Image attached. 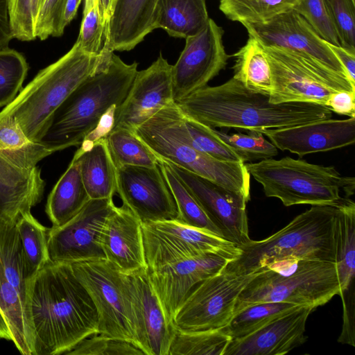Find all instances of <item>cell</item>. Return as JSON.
Instances as JSON below:
<instances>
[{
    "label": "cell",
    "mask_w": 355,
    "mask_h": 355,
    "mask_svg": "<svg viewBox=\"0 0 355 355\" xmlns=\"http://www.w3.org/2000/svg\"><path fill=\"white\" fill-rule=\"evenodd\" d=\"M28 309L33 355L65 354L98 332V317L89 293L71 264L47 263L31 282Z\"/></svg>",
    "instance_id": "obj_1"
},
{
    "label": "cell",
    "mask_w": 355,
    "mask_h": 355,
    "mask_svg": "<svg viewBox=\"0 0 355 355\" xmlns=\"http://www.w3.org/2000/svg\"><path fill=\"white\" fill-rule=\"evenodd\" d=\"M182 114L211 128H234L263 132L331 119L324 105L310 102L272 103L269 96L246 88L232 78L206 86L175 101Z\"/></svg>",
    "instance_id": "obj_2"
},
{
    "label": "cell",
    "mask_w": 355,
    "mask_h": 355,
    "mask_svg": "<svg viewBox=\"0 0 355 355\" xmlns=\"http://www.w3.org/2000/svg\"><path fill=\"white\" fill-rule=\"evenodd\" d=\"M137 67V62L127 64L113 52L59 106L40 142L54 153L80 146L103 114L112 105L123 103Z\"/></svg>",
    "instance_id": "obj_3"
},
{
    "label": "cell",
    "mask_w": 355,
    "mask_h": 355,
    "mask_svg": "<svg viewBox=\"0 0 355 355\" xmlns=\"http://www.w3.org/2000/svg\"><path fill=\"white\" fill-rule=\"evenodd\" d=\"M338 207L312 205L270 236L261 241L250 239L239 247L241 251L239 256L223 270L243 275L287 259L335 262Z\"/></svg>",
    "instance_id": "obj_4"
},
{
    "label": "cell",
    "mask_w": 355,
    "mask_h": 355,
    "mask_svg": "<svg viewBox=\"0 0 355 355\" xmlns=\"http://www.w3.org/2000/svg\"><path fill=\"white\" fill-rule=\"evenodd\" d=\"M112 53L101 49L99 54H90L76 41L67 53L40 71L1 112L13 116L30 140L40 142L59 106Z\"/></svg>",
    "instance_id": "obj_5"
},
{
    "label": "cell",
    "mask_w": 355,
    "mask_h": 355,
    "mask_svg": "<svg viewBox=\"0 0 355 355\" xmlns=\"http://www.w3.org/2000/svg\"><path fill=\"white\" fill-rule=\"evenodd\" d=\"M137 136L159 160L207 178L250 200V174L244 163L212 157L193 146L184 116L174 102L138 126Z\"/></svg>",
    "instance_id": "obj_6"
},
{
    "label": "cell",
    "mask_w": 355,
    "mask_h": 355,
    "mask_svg": "<svg viewBox=\"0 0 355 355\" xmlns=\"http://www.w3.org/2000/svg\"><path fill=\"white\" fill-rule=\"evenodd\" d=\"M260 183L267 197L277 198L283 205H329L339 206L350 200L355 192V178L343 175L334 166L309 163L285 157L245 164Z\"/></svg>",
    "instance_id": "obj_7"
},
{
    "label": "cell",
    "mask_w": 355,
    "mask_h": 355,
    "mask_svg": "<svg viewBox=\"0 0 355 355\" xmlns=\"http://www.w3.org/2000/svg\"><path fill=\"white\" fill-rule=\"evenodd\" d=\"M339 294L335 262L287 259L257 270L239 294L234 314L250 304L266 302L315 309Z\"/></svg>",
    "instance_id": "obj_8"
},
{
    "label": "cell",
    "mask_w": 355,
    "mask_h": 355,
    "mask_svg": "<svg viewBox=\"0 0 355 355\" xmlns=\"http://www.w3.org/2000/svg\"><path fill=\"white\" fill-rule=\"evenodd\" d=\"M272 76V103L310 102L324 105L336 92H355L349 78L320 60L295 51L263 46Z\"/></svg>",
    "instance_id": "obj_9"
},
{
    "label": "cell",
    "mask_w": 355,
    "mask_h": 355,
    "mask_svg": "<svg viewBox=\"0 0 355 355\" xmlns=\"http://www.w3.org/2000/svg\"><path fill=\"white\" fill-rule=\"evenodd\" d=\"M71 266L96 309L98 334L127 341L138 347L128 275L105 259L78 262Z\"/></svg>",
    "instance_id": "obj_10"
},
{
    "label": "cell",
    "mask_w": 355,
    "mask_h": 355,
    "mask_svg": "<svg viewBox=\"0 0 355 355\" xmlns=\"http://www.w3.org/2000/svg\"><path fill=\"white\" fill-rule=\"evenodd\" d=\"M148 272L189 257L215 253L232 261L241 254L234 243L176 219L141 224Z\"/></svg>",
    "instance_id": "obj_11"
},
{
    "label": "cell",
    "mask_w": 355,
    "mask_h": 355,
    "mask_svg": "<svg viewBox=\"0 0 355 355\" xmlns=\"http://www.w3.org/2000/svg\"><path fill=\"white\" fill-rule=\"evenodd\" d=\"M257 272L239 275L222 270L202 281L177 310L173 327L183 331L225 327L233 316L239 294Z\"/></svg>",
    "instance_id": "obj_12"
},
{
    "label": "cell",
    "mask_w": 355,
    "mask_h": 355,
    "mask_svg": "<svg viewBox=\"0 0 355 355\" xmlns=\"http://www.w3.org/2000/svg\"><path fill=\"white\" fill-rule=\"evenodd\" d=\"M224 31L212 19L196 34L185 38V45L172 65L174 101L207 86L226 67L230 55L223 44Z\"/></svg>",
    "instance_id": "obj_13"
},
{
    "label": "cell",
    "mask_w": 355,
    "mask_h": 355,
    "mask_svg": "<svg viewBox=\"0 0 355 355\" xmlns=\"http://www.w3.org/2000/svg\"><path fill=\"white\" fill-rule=\"evenodd\" d=\"M115 206L112 198L90 199L64 225L49 229L48 252L51 263L72 264L105 259L101 233Z\"/></svg>",
    "instance_id": "obj_14"
},
{
    "label": "cell",
    "mask_w": 355,
    "mask_h": 355,
    "mask_svg": "<svg viewBox=\"0 0 355 355\" xmlns=\"http://www.w3.org/2000/svg\"><path fill=\"white\" fill-rule=\"evenodd\" d=\"M116 192L141 223L176 219L175 198L161 169L155 166H123L116 168Z\"/></svg>",
    "instance_id": "obj_15"
},
{
    "label": "cell",
    "mask_w": 355,
    "mask_h": 355,
    "mask_svg": "<svg viewBox=\"0 0 355 355\" xmlns=\"http://www.w3.org/2000/svg\"><path fill=\"white\" fill-rule=\"evenodd\" d=\"M170 165L225 239L238 247L250 240L248 201L243 196L184 168Z\"/></svg>",
    "instance_id": "obj_16"
},
{
    "label": "cell",
    "mask_w": 355,
    "mask_h": 355,
    "mask_svg": "<svg viewBox=\"0 0 355 355\" xmlns=\"http://www.w3.org/2000/svg\"><path fill=\"white\" fill-rule=\"evenodd\" d=\"M173 102L172 65L160 53L148 68L137 71L125 98L116 109L113 129L122 128L135 132Z\"/></svg>",
    "instance_id": "obj_17"
},
{
    "label": "cell",
    "mask_w": 355,
    "mask_h": 355,
    "mask_svg": "<svg viewBox=\"0 0 355 355\" xmlns=\"http://www.w3.org/2000/svg\"><path fill=\"white\" fill-rule=\"evenodd\" d=\"M243 26L248 35L254 37L263 46L280 47L306 54L347 77L327 42L293 9L262 23Z\"/></svg>",
    "instance_id": "obj_18"
},
{
    "label": "cell",
    "mask_w": 355,
    "mask_h": 355,
    "mask_svg": "<svg viewBox=\"0 0 355 355\" xmlns=\"http://www.w3.org/2000/svg\"><path fill=\"white\" fill-rule=\"evenodd\" d=\"M230 261L219 254L206 253L148 272L168 320L172 323L177 310L197 284L220 272Z\"/></svg>",
    "instance_id": "obj_19"
},
{
    "label": "cell",
    "mask_w": 355,
    "mask_h": 355,
    "mask_svg": "<svg viewBox=\"0 0 355 355\" xmlns=\"http://www.w3.org/2000/svg\"><path fill=\"white\" fill-rule=\"evenodd\" d=\"M127 275L138 347L145 355H168L175 327L166 316L147 269Z\"/></svg>",
    "instance_id": "obj_20"
},
{
    "label": "cell",
    "mask_w": 355,
    "mask_h": 355,
    "mask_svg": "<svg viewBox=\"0 0 355 355\" xmlns=\"http://www.w3.org/2000/svg\"><path fill=\"white\" fill-rule=\"evenodd\" d=\"M279 150L300 157L346 147L355 141V116L325 119L262 132Z\"/></svg>",
    "instance_id": "obj_21"
},
{
    "label": "cell",
    "mask_w": 355,
    "mask_h": 355,
    "mask_svg": "<svg viewBox=\"0 0 355 355\" xmlns=\"http://www.w3.org/2000/svg\"><path fill=\"white\" fill-rule=\"evenodd\" d=\"M311 306H298L253 334L231 340L223 355H283L306 340V323Z\"/></svg>",
    "instance_id": "obj_22"
},
{
    "label": "cell",
    "mask_w": 355,
    "mask_h": 355,
    "mask_svg": "<svg viewBox=\"0 0 355 355\" xmlns=\"http://www.w3.org/2000/svg\"><path fill=\"white\" fill-rule=\"evenodd\" d=\"M141 224L123 205L114 206L105 220L101 244L105 259L123 273L147 269Z\"/></svg>",
    "instance_id": "obj_23"
},
{
    "label": "cell",
    "mask_w": 355,
    "mask_h": 355,
    "mask_svg": "<svg viewBox=\"0 0 355 355\" xmlns=\"http://www.w3.org/2000/svg\"><path fill=\"white\" fill-rule=\"evenodd\" d=\"M158 0H116L104 33L102 49L107 52L132 50L156 29Z\"/></svg>",
    "instance_id": "obj_24"
},
{
    "label": "cell",
    "mask_w": 355,
    "mask_h": 355,
    "mask_svg": "<svg viewBox=\"0 0 355 355\" xmlns=\"http://www.w3.org/2000/svg\"><path fill=\"white\" fill-rule=\"evenodd\" d=\"M44 186L37 166L22 168L0 155V220L15 224L40 202Z\"/></svg>",
    "instance_id": "obj_25"
},
{
    "label": "cell",
    "mask_w": 355,
    "mask_h": 355,
    "mask_svg": "<svg viewBox=\"0 0 355 355\" xmlns=\"http://www.w3.org/2000/svg\"><path fill=\"white\" fill-rule=\"evenodd\" d=\"M0 338L12 341L24 355L34 354V332L28 304L6 279L1 261Z\"/></svg>",
    "instance_id": "obj_26"
},
{
    "label": "cell",
    "mask_w": 355,
    "mask_h": 355,
    "mask_svg": "<svg viewBox=\"0 0 355 355\" xmlns=\"http://www.w3.org/2000/svg\"><path fill=\"white\" fill-rule=\"evenodd\" d=\"M79 165L83 182L90 199L112 198L116 192V168L105 139L85 151L77 150L73 157Z\"/></svg>",
    "instance_id": "obj_27"
},
{
    "label": "cell",
    "mask_w": 355,
    "mask_h": 355,
    "mask_svg": "<svg viewBox=\"0 0 355 355\" xmlns=\"http://www.w3.org/2000/svg\"><path fill=\"white\" fill-rule=\"evenodd\" d=\"M89 200L82 180L78 163L72 159L47 199L45 211L52 227H60L68 222Z\"/></svg>",
    "instance_id": "obj_28"
},
{
    "label": "cell",
    "mask_w": 355,
    "mask_h": 355,
    "mask_svg": "<svg viewBox=\"0 0 355 355\" xmlns=\"http://www.w3.org/2000/svg\"><path fill=\"white\" fill-rule=\"evenodd\" d=\"M209 19L205 0H158L155 27L185 39L198 33Z\"/></svg>",
    "instance_id": "obj_29"
},
{
    "label": "cell",
    "mask_w": 355,
    "mask_h": 355,
    "mask_svg": "<svg viewBox=\"0 0 355 355\" xmlns=\"http://www.w3.org/2000/svg\"><path fill=\"white\" fill-rule=\"evenodd\" d=\"M334 248L340 295L354 285L355 204L352 200L338 207L335 220Z\"/></svg>",
    "instance_id": "obj_30"
},
{
    "label": "cell",
    "mask_w": 355,
    "mask_h": 355,
    "mask_svg": "<svg viewBox=\"0 0 355 355\" xmlns=\"http://www.w3.org/2000/svg\"><path fill=\"white\" fill-rule=\"evenodd\" d=\"M54 152L40 142L30 140L17 120L0 112V155L22 168H33Z\"/></svg>",
    "instance_id": "obj_31"
},
{
    "label": "cell",
    "mask_w": 355,
    "mask_h": 355,
    "mask_svg": "<svg viewBox=\"0 0 355 355\" xmlns=\"http://www.w3.org/2000/svg\"><path fill=\"white\" fill-rule=\"evenodd\" d=\"M232 56L235 58L233 78L251 91L270 96L271 71L261 43L249 35L245 44Z\"/></svg>",
    "instance_id": "obj_32"
},
{
    "label": "cell",
    "mask_w": 355,
    "mask_h": 355,
    "mask_svg": "<svg viewBox=\"0 0 355 355\" xmlns=\"http://www.w3.org/2000/svg\"><path fill=\"white\" fill-rule=\"evenodd\" d=\"M25 275L31 283L37 273L50 263L48 252L49 229L40 223L31 212L21 215L17 220Z\"/></svg>",
    "instance_id": "obj_33"
},
{
    "label": "cell",
    "mask_w": 355,
    "mask_h": 355,
    "mask_svg": "<svg viewBox=\"0 0 355 355\" xmlns=\"http://www.w3.org/2000/svg\"><path fill=\"white\" fill-rule=\"evenodd\" d=\"M159 163L176 202L178 211L176 220L223 237L220 230L211 220L170 164L159 159Z\"/></svg>",
    "instance_id": "obj_34"
},
{
    "label": "cell",
    "mask_w": 355,
    "mask_h": 355,
    "mask_svg": "<svg viewBox=\"0 0 355 355\" xmlns=\"http://www.w3.org/2000/svg\"><path fill=\"white\" fill-rule=\"evenodd\" d=\"M297 305L284 302H266L250 304L235 313L223 328L232 340L248 336Z\"/></svg>",
    "instance_id": "obj_35"
},
{
    "label": "cell",
    "mask_w": 355,
    "mask_h": 355,
    "mask_svg": "<svg viewBox=\"0 0 355 355\" xmlns=\"http://www.w3.org/2000/svg\"><path fill=\"white\" fill-rule=\"evenodd\" d=\"M105 141L116 168L128 165L152 167L159 164L157 157L133 131L114 128Z\"/></svg>",
    "instance_id": "obj_36"
},
{
    "label": "cell",
    "mask_w": 355,
    "mask_h": 355,
    "mask_svg": "<svg viewBox=\"0 0 355 355\" xmlns=\"http://www.w3.org/2000/svg\"><path fill=\"white\" fill-rule=\"evenodd\" d=\"M0 261L8 281L28 304L31 283L25 275L19 236L15 224L0 220Z\"/></svg>",
    "instance_id": "obj_37"
},
{
    "label": "cell",
    "mask_w": 355,
    "mask_h": 355,
    "mask_svg": "<svg viewBox=\"0 0 355 355\" xmlns=\"http://www.w3.org/2000/svg\"><path fill=\"white\" fill-rule=\"evenodd\" d=\"M300 0H220L219 9L242 25L262 23L293 9Z\"/></svg>",
    "instance_id": "obj_38"
},
{
    "label": "cell",
    "mask_w": 355,
    "mask_h": 355,
    "mask_svg": "<svg viewBox=\"0 0 355 355\" xmlns=\"http://www.w3.org/2000/svg\"><path fill=\"white\" fill-rule=\"evenodd\" d=\"M231 340L223 328L202 331L175 328L168 355H223Z\"/></svg>",
    "instance_id": "obj_39"
},
{
    "label": "cell",
    "mask_w": 355,
    "mask_h": 355,
    "mask_svg": "<svg viewBox=\"0 0 355 355\" xmlns=\"http://www.w3.org/2000/svg\"><path fill=\"white\" fill-rule=\"evenodd\" d=\"M28 70V64L21 53L8 47L0 50V108L16 98Z\"/></svg>",
    "instance_id": "obj_40"
},
{
    "label": "cell",
    "mask_w": 355,
    "mask_h": 355,
    "mask_svg": "<svg viewBox=\"0 0 355 355\" xmlns=\"http://www.w3.org/2000/svg\"><path fill=\"white\" fill-rule=\"evenodd\" d=\"M216 135L246 162L270 159L278 155V148L266 140L259 132L248 131V134H228L214 128Z\"/></svg>",
    "instance_id": "obj_41"
},
{
    "label": "cell",
    "mask_w": 355,
    "mask_h": 355,
    "mask_svg": "<svg viewBox=\"0 0 355 355\" xmlns=\"http://www.w3.org/2000/svg\"><path fill=\"white\" fill-rule=\"evenodd\" d=\"M184 122L195 148L221 161L244 163L236 153L216 135L214 128L185 116Z\"/></svg>",
    "instance_id": "obj_42"
},
{
    "label": "cell",
    "mask_w": 355,
    "mask_h": 355,
    "mask_svg": "<svg viewBox=\"0 0 355 355\" xmlns=\"http://www.w3.org/2000/svg\"><path fill=\"white\" fill-rule=\"evenodd\" d=\"M336 31L340 45L355 52V1L324 0Z\"/></svg>",
    "instance_id": "obj_43"
},
{
    "label": "cell",
    "mask_w": 355,
    "mask_h": 355,
    "mask_svg": "<svg viewBox=\"0 0 355 355\" xmlns=\"http://www.w3.org/2000/svg\"><path fill=\"white\" fill-rule=\"evenodd\" d=\"M293 9L311 25L322 40L340 46L324 0H300Z\"/></svg>",
    "instance_id": "obj_44"
},
{
    "label": "cell",
    "mask_w": 355,
    "mask_h": 355,
    "mask_svg": "<svg viewBox=\"0 0 355 355\" xmlns=\"http://www.w3.org/2000/svg\"><path fill=\"white\" fill-rule=\"evenodd\" d=\"M9 15L14 39L29 42L35 33L40 0H8Z\"/></svg>",
    "instance_id": "obj_45"
},
{
    "label": "cell",
    "mask_w": 355,
    "mask_h": 355,
    "mask_svg": "<svg viewBox=\"0 0 355 355\" xmlns=\"http://www.w3.org/2000/svg\"><path fill=\"white\" fill-rule=\"evenodd\" d=\"M67 355H145L133 344L125 340L94 334L81 340Z\"/></svg>",
    "instance_id": "obj_46"
},
{
    "label": "cell",
    "mask_w": 355,
    "mask_h": 355,
    "mask_svg": "<svg viewBox=\"0 0 355 355\" xmlns=\"http://www.w3.org/2000/svg\"><path fill=\"white\" fill-rule=\"evenodd\" d=\"M67 0H43L38 10L35 33L41 40L60 37L64 33L62 15Z\"/></svg>",
    "instance_id": "obj_47"
},
{
    "label": "cell",
    "mask_w": 355,
    "mask_h": 355,
    "mask_svg": "<svg viewBox=\"0 0 355 355\" xmlns=\"http://www.w3.org/2000/svg\"><path fill=\"white\" fill-rule=\"evenodd\" d=\"M82 49L90 54H99L104 42V26L99 4L83 11L80 32L76 40Z\"/></svg>",
    "instance_id": "obj_48"
},
{
    "label": "cell",
    "mask_w": 355,
    "mask_h": 355,
    "mask_svg": "<svg viewBox=\"0 0 355 355\" xmlns=\"http://www.w3.org/2000/svg\"><path fill=\"white\" fill-rule=\"evenodd\" d=\"M340 297L343 306V329L338 341L341 343L355 346L354 342V315L355 291L350 289L343 293Z\"/></svg>",
    "instance_id": "obj_49"
},
{
    "label": "cell",
    "mask_w": 355,
    "mask_h": 355,
    "mask_svg": "<svg viewBox=\"0 0 355 355\" xmlns=\"http://www.w3.org/2000/svg\"><path fill=\"white\" fill-rule=\"evenodd\" d=\"M117 108L116 105H113L103 114L97 125L84 138L78 150H87L96 142L107 137L114 127L115 114Z\"/></svg>",
    "instance_id": "obj_50"
},
{
    "label": "cell",
    "mask_w": 355,
    "mask_h": 355,
    "mask_svg": "<svg viewBox=\"0 0 355 355\" xmlns=\"http://www.w3.org/2000/svg\"><path fill=\"white\" fill-rule=\"evenodd\" d=\"M355 92L340 91L331 94L325 105L338 114L355 116Z\"/></svg>",
    "instance_id": "obj_51"
},
{
    "label": "cell",
    "mask_w": 355,
    "mask_h": 355,
    "mask_svg": "<svg viewBox=\"0 0 355 355\" xmlns=\"http://www.w3.org/2000/svg\"><path fill=\"white\" fill-rule=\"evenodd\" d=\"M327 45L344 68L350 82L355 85V52L328 42Z\"/></svg>",
    "instance_id": "obj_52"
},
{
    "label": "cell",
    "mask_w": 355,
    "mask_h": 355,
    "mask_svg": "<svg viewBox=\"0 0 355 355\" xmlns=\"http://www.w3.org/2000/svg\"><path fill=\"white\" fill-rule=\"evenodd\" d=\"M12 39L8 0H0V50L8 47Z\"/></svg>",
    "instance_id": "obj_53"
},
{
    "label": "cell",
    "mask_w": 355,
    "mask_h": 355,
    "mask_svg": "<svg viewBox=\"0 0 355 355\" xmlns=\"http://www.w3.org/2000/svg\"><path fill=\"white\" fill-rule=\"evenodd\" d=\"M82 0H67L64 6L62 27L64 31L65 28L75 18L78 7Z\"/></svg>",
    "instance_id": "obj_54"
},
{
    "label": "cell",
    "mask_w": 355,
    "mask_h": 355,
    "mask_svg": "<svg viewBox=\"0 0 355 355\" xmlns=\"http://www.w3.org/2000/svg\"><path fill=\"white\" fill-rule=\"evenodd\" d=\"M116 0H99V10L104 26V33L113 13Z\"/></svg>",
    "instance_id": "obj_55"
},
{
    "label": "cell",
    "mask_w": 355,
    "mask_h": 355,
    "mask_svg": "<svg viewBox=\"0 0 355 355\" xmlns=\"http://www.w3.org/2000/svg\"><path fill=\"white\" fill-rule=\"evenodd\" d=\"M354 1H355V0H353Z\"/></svg>",
    "instance_id": "obj_56"
}]
</instances>
